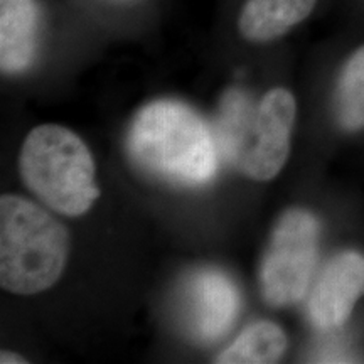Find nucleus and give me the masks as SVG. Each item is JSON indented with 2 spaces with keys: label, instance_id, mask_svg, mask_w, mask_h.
Returning <instances> with one entry per match:
<instances>
[{
  "label": "nucleus",
  "instance_id": "423d86ee",
  "mask_svg": "<svg viewBox=\"0 0 364 364\" xmlns=\"http://www.w3.org/2000/svg\"><path fill=\"white\" fill-rule=\"evenodd\" d=\"M364 295V255L343 252L327 263L309 299L314 326L322 331L339 329L348 322Z\"/></svg>",
  "mask_w": 364,
  "mask_h": 364
},
{
  "label": "nucleus",
  "instance_id": "9b49d317",
  "mask_svg": "<svg viewBox=\"0 0 364 364\" xmlns=\"http://www.w3.org/2000/svg\"><path fill=\"white\" fill-rule=\"evenodd\" d=\"M334 108L343 129L351 132L364 129V46L349 56L341 71Z\"/></svg>",
  "mask_w": 364,
  "mask_h": 364
},
{
  "label": "nucleus",
  "instance_id": "1a4fd4ad",
  "mask_svg": "<svg viewBox=\"0 0 364 364\" xmlns=\"http://www.w3.org/2000/svg\"><path fill=\"white\" fill-rule=\"evenodd\" d=\"M317 0H247L238 27L245 39L268 43L306 21Z\"/></svg>",
  "mask_w": 364,
  "mask_h": 364
},
{
  "label": "nucleus",
  "instance_id": "f03ea898",
  "mask_svg": "<svg viewBox=\"0 0 364 364\" xmlns=\"http://www.w3.org/2000/svg\"><path fill=\"white\" fill-rule=\"evenodd\" d=\"M295 115L294 95L284 88L270 90L258 102L241 90L228 91L216 130L223 156L250 179H273L289 159Z\"/></svg>",
  "mask_w": 364,
  "mask_h": 364
},
{
  "label": "nucleus",
  "instance_id": "20e7f679",
  "mask_svg": "<svg viewBox=\"0 0 364 364\" xmlns=\"http://www.w3.org/2000/svg\"><path fill=\"white\" fill-rule=\"evenodd\" d=\"M95 161L75 132L61 125H39L22 144V181L44 206L65 216L88 213L100 196Z\"/></svg>",
  "mask_w": 364,
  "mask_h": 364
},
{
  "label": "nucleus",
  "instance_id": "39448f33",
  "mask_svg": "<svg viewBox=\"0 0 364 364\" xmlns=\"http://www.w3.org/2000/svg\"><path fill=\"white\" fill-rule=\"evenodd\" d=\"M321 225L307 209L284 213L273 230L262 263L263 299L272 307H289L307 294L317 265Z\"/></svg>",
  "mask_w": 364,
  "mask_h": 364
},
{
  "label": "nucleus",
  "instance_id": "9d476101",
  "mask_svg": "<svg viewBox=\"0 0 364 364\" xmlns=\"http://www.w3.org/2000/svg\"><path fill=\"white\" fill-rule=\"evenodd\" d=\"M287 349V336L279 326L263 321L250 326L236 338L216 363L223 364H268L277 363Z\"/></svg>",
  "mask_w": 364,
  "mask_h": 364
},
{
  "label": "nucleus",
  "instance_id": "7ed1b4c3",
  "mask_svg": "<svg viewBox=\"0 0 364 364\" xmlns=\"http://www.w3.org/2000/svg\"><path fill=\"white\" fill-rule=\"evenodd\" d=\"M70 257V233L48 209L21 196L0 199V285L34 295L61 279Z\"/></svg>",
  "mask_w": 364,
  "mask_h": 364
},
{
  "label": "nucleus",
  "instance_id": "6e6552de",
  "mask_svg": "<svg viewBox=\"0 0 364 364\" xmlns=\"http://www.w3.org/2000/svg\"><path fill=\"white\" fill-rule=\"evenodd\" d=\"M39 12L34 0H0V68L14 75L33 65Z\"/></svg>",
  "mask_w": 364,
  "mask_h": 364
},
{
  "label": "nucleus",
  "instance_id": "f8f14e48",
  "mask_svg": "<svg viewBox=\"0 0 364 364\" xmlns=\"http://www.w3.org/2000/svg\"><path fill=\"white\" fill-rule=\"evenodd\" d=\"M0 363L2 364H22L26 363V359L19 356V354H14V353H9V351H2V354H0Z\"/></svg>",
  "mask_w": 364,
  "mask_h": 364
},
{
  "label": "nucleus",
  "instance_id": "f257e3e1",
  "mask_svg": "<svg viewBox=\"0 0 364 364\" xmlns=\"http://www.w3.org/2000/svg\"><path fill=\"white\" fill-rule=\"evenodd\" d=\"M218 140L198 113L161 100L144 107L129 132V150L145 172L182 186H201L218 171Z\"/></svg>",
  "mask_w": 364,
  "mask_h": 364
},
{
  "label": "nucleus",
  "instance_id": "0eeeda50",
  "mask_svg": "<svg viewBox=\"0 0 364 364\" xmlns=\"http://www.w3.org/2000/svg\"><path fill=\"white\" fill-rule=\"evenodd\" d=\"M240 311V295L233 282L216 270H203L189 287V324L201 341L221 338Z\"/></svg>",
  "mask_w": 364,
  "mask_h": 364
}]
</instances>
